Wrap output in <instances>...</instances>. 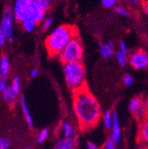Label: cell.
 <instances>
[{
    "label": "cell",
    "instance_id": "obj_1",
    "mask_svg": "<svg viewBox=\"0 0 148 149\" xmlns=\"http://www.w3.org/2000/svg\"><path fill=\"white\" fill-rule=\"evenodd\" d=\"M73 105L81 130H87L98 124L102 114L100 105L86 86L74 91Z\"/></svg>",
    "mask_w": 148,
    "mask_h": 149
},
{
    "label": "cell",
    "instance_id": "obj_2",
    "mask_svg": "<svg viewBox=\"0 0 148 149\" xmlns=\"http://www.w3.org/2000/svg\"><path fill=\"white\" fill-rule=\"evenodd\" d=\"M77 36V29L71 25H60L54 29L47 36L45 46L51 56L60 55L61 51L75 37Z\"/></svg>",
    "mask_w": 148,
    "mask_h": 149
},
{
    "label": "cell",
    "instance_id": "obj_3",
    "mask_svg": "<svg viewBox=\"0 0 148 149\" xmlns=\"http://www.w3.org/2000/svg\"><path fill=\"white\" fill-rule=\"evenodd\" d=\"M64 77L73 91L85 87V71L81 62H71L64 65Z\"/></svg>",
    "mask_w": 148,
    "mask_h": 149
},
{
    "label": "cell",
    "instance_id": "obj_4",
    "mask_svg": "<svg viewBox=\"0 0 148 149\" xmlns=\"http://www.w3.org/2000/svg\"><path fill=\"white\" fill-rule=\"evenodd\" d=\"M83 55V46L78 37L73 38L60 53V59L64 63L81 62Z\"/></svg>",
    "mask_w": 148,
    "mask_h": 149
},
{
    "label": "cell",
    "instance_id": "obj_5",
    "mask_svg": "<svg viewBox=\"0 0 148 149\" xmlns=\"http://www.w3.org/2000/svg\"><path fill=\"white\" fill-rule=\"evenodd\" d=\"M6 40L13 41V11L10 6L6 7L0 24V46H3Z\"/></svg>",
    "mask_w": 148,
    "mask_h": 149
},
{
    "label": "cell",
    "instance_id": "obj_6",
    "mask_svg": "<svg viewBox=\"0 0 148 149\" xmlns=\"http://www.w3.org/2000/svg\"><path fill=\"white\" fill-rule=\"evenodd\" d=\"M38 8L35 0H16L13 8L14 17L17 21L22 22L28 16L33 17V14Z\"/></svg>",
    "mask_w": 148,
    "mask_h": 149
},
{
    "label": "cell",
    "instance_id": "obj_7",
    "mask_svg": "<svg viewBox=\"0 0 148 149\" xmlns=\"http://www.w3.org/2000/svg\"><path fill=\"white\" fill-rule=\"evenodd\" d=\"M131 66L137 69H145L148 67V53L143 50H138L134 52L129 59Z\"/></svg>",
    "mask_w": 148,
    "mask_h": 149
},
{
    "label": "cell",
    "instance_id": "obj_8",
    "mask_svg": "<svg viewBox=\"0 0 148 149\" xmlns=\"http://www.w3.org/2000/svg\"><path fill=\"white\" fill-rule=\"evenodd\" d=\"M121 126L118 116L115 112L113 113V125H112V136H111V139L113 140L115 146H117L121 141Z\"/></svg>",
    "mask_w": 148,
    "mask_h": 149
},
{
    "label": "cell",
    "instance_id": "obj_9",
    "mask_svg": "<svg viewBox=\"0 0 148 149\" xmlns=\"http://www.w3.org/2000/svg\"><path fill=\"white\" fill-rule=\"evenodd\" d=\"M99 52L104 59L111 58L114 54V43L108 42V43L101 45L99 47Z\"/></svg>",
    "mask_w": 148,
    "mask_h": 149
},
{
    "label": "cell",
    "instance_id": "obj_10",
    "mask_svg": "<svg viewBox=\"0 0 148 149\" xmlns=\"http://www.w3.org/2000/svg\"><path fill=\"white\" fill-rule=\"evenodd\" d=\"M76 146L75 139H62L55 146V149H74Z\"/></svg>",
    "mask_w": 148,
    "mask_h": 149
},
{
    "label": "cell",
    "instance_id": "obj_11",
    "mask_svg": "<svg viewBox=\"0 0 148 149\" xmlns=\"http://www.w3.org/2000/svg\"><path fill=\"white\" fill-rule=\"evenodd\" d=\"M139 137L142 142L148 143V116L141 121L139 129Z\"/></svg>",
    "mask_w": 148,
    "mask_h": 149
},
{
    "label": "cell",
    "instance_id": "obj_12",
    "mask_svg": "<svg viewBox=\"0 0 148 149\" xmlns=\"http://www.w3.org/2000/svg\"><path fill=\"white\" fill-rule=\"evenodd\" d=\"M10 68V62L6 56H2L1 60H0V74L3 77H6Z\"/></svg>",
    "mask_w": 148,
    "mask_h": 149
},
{
    "label": "cell",
    "instance_id": "obj_13",
    "mask_svg": "<svg viewBox=\"0 0 148 149\" xmlns=\"http://www.w3.org/2000/svg\"><path fill=\"white\" fill-rule=\"evenodd\" d=\"M22 26H23L24 29L28 32H32L34 30L36 23H38L35 21V19L31 16H28V17L24 18L22 21Z\"/></svg>",
    "mask_w": 148,
    "mask_h": 149
},
{
    "label": "cell",
    "instance_id": "obj_14",
    "mask_svg": "<svg viewBox=\"0 0 148 149\" xmlns=\"http://www.w3.org/2000/svg\"><path fill=\"white\" fill-rule=\"evenodd\" d=\"M21 106H22L23 114H24V116H25V119H26L28 124L30 127H32L33 126V119H32V116L30 115L29 109L28 107V104H27V102H26V100H25L24 98H22V100H21Z\"/></svg>",
    "mask_w": 148,
    "mask_h": 149
},
{
    "label": "cell",
    "instance_id": "obj_15",
    "mask_svg": "<svg viewBox=\"0 0 148 149\" xmlns=\"http://www.w3.org/2000/svg\"><path fill=\"white\" fill-rule=\"evenodd\" d=\"M134 116L138 120V121H143L148 115H147V112H146V109H145V104L144 102L137 108V110L134 112Z\"/></svg>",
    "mask_w": 148,
    "mask_h": 149
},
{
    "label": "cell",
    "instance_id": "obj_16",
    "mask_svg": "<svg viewBox=\"0 0 148 149\" xmlns=\"http://www.w3.org/2000/svg\"><path fill=\"white\" fill-rule=\"evenodd\" d=\"M3 97L5 99L6 101H10V102H14L16 100V94L14 93V91H13L12 87L7 86L4 91H3Z\"/></svg>",
    "mask_w": 148,
    "mask_h": 149
},
{
    "label": "cell",
    "instance_id": "obj_17",
    "mask_svg": "<svg viewBox=\"0 0 148 149\" xmlns=\"http://www.w3.org/2000/svg\"><path fill=\"white\" fill-rule=\"evenodd\" d=\"M103 123L104 126L106 129H112L113 125V114L109 110H106L103 115Z\"/></svg>",
    "mask_w": 148,
    "mask_h": 149
},
{
    "label": "cell",
    "instance_id": "obj_18",
    "mask_svg": "<svg viewBox=\"0 0 148 149\" xmlns=\"http://www.w3.org/2000/svg\"><path fill=\"white\" fill-rule=\"evenodd\" d=\"M62 130H63V134L65 139H71L74 134V130L71 124L68 123H64L62 124Z\"/></svg>",
    "mask_w": 148,
    "mask_h": 149
},
{
    "label": "cell",
    "instance_id": "obj_19",
    "mask_svg": "<svg viewBox=\"0 0 148 149\" xmlns=\"http://www.w3.org/2000/svg\"><path fill=\"white\" fill-rule=\"evenodd\" d=\"M143 103V100H142V98L141 97H134L131 102H129V108L131 110L132 113L137 110V108Z\"/></svg>",
    "mask_w": 148,
    "mask_h": 149
},
{
    "label": "cell",
    "instance_id": "obj_20",
    "mask_svg": "<svg viewBox=\"0 0 148 149\" xmlns=\"http://www.w3.org/2000/svg\"><path fill=\"white\" fill-rule=\"evenodd\" d=\"M35 2L36 6L44 12H46L50 8L51 0H35Z\"/></svg>",
    "mask_w": 148,
    "mask_h": 149
},
{
    "label": "cell",
    "instance_id": "obj_21",
    "mask_svg": "<svg viewBox=\"0 0 148 149\" xmlns=\"http://www.w3.org/2000/svg\"><path fill=\"white\" fill-rule=\"evenodd\" d=\"M115 58H116L118 63H119L122 67H124V66L127 64V54H126V53H123L122 52L118 51V52L115 53Z\"/></svg>",
    "mask_w": 148,
    "mask_h": 149
},
{
    "label": "cell",
    "instance_id": "obj_22",
    "mask_svg": "<svg viewBox=\"0 0 148 149\" xmlns=\"http://www.w3.org/2000/svg\"><path fill=\"white\" fill-rule=\"evenodd\" d=\"M12 89L13 91H14V93L17 95L18 93L20 92V90H21V82H20V79L19 77H14L13 80V84H12Z\"/></svg>",
    "mask_w": 148,
    "mask_h": 149
},
{
    "label": "cell",
    "instance_id": "obj_23",
    "mask_svg": "<svg viewBox=\"0 0 148 149\" xmlns=\"http://www.w3.org/2000/svg\"><path fill=\"white\" fill-rule=\"evenodd\" d=\"M48 135H49V130H48L47 129H44V130H42L41 132H40V133H39V135H38V141L39 143L44 142V141L47 139Z\"/></svg>",
    "mask_w": 148,
    "mask_h": 149
},
{
    "label": "cell",
    "instance_id": "obj_24",
    "mask_svg": "<svg viewBox=\"0 0 148 149\" xmlns=\"http://www.w3.org/2000/svg\"><path fill=\"white\" fill-rule=\"evenodd\" d=\"M101 3L106 8H113L116 6V0H101Z\"/></svg>",
    "mask_w": 148,
    "mask_h": 149
},
{
    "label": "cell",
    "instance_id": "obj_25",
    "mask_svg": "<svg viewBox=\"0 0 148 149\" xmlns=\"http://www.w3.org/2000/svg\"><path fill=\"white\" fill-rule=\"evenodd\" d=\"M52 23H53V19L51 17H48V18L44 19V22H43V29H44V30H48L49 29H51Z\"/></svg>",
    "mask_w": 148,
    "mask_h": 149
},
{
    "label": "cell",
    "instance_id": "obj_26",
    "mask_svg": "<svg viewBox=\"0 0 148 149\" xmlns=\"http://www.w3.org/2000/svg\"><path fill=\"white\" fill-rule=\"evenodd\" d=\"M115 11L116 12L117 14H119L120 16H122V17H129V13L127 10H125L123 7L122 6H115Z\"/></svg>",
    "mask_w": 148,
    "mask_h": 149
},
{
    "label": "cell",
    "instance_id": "obj_27",
    "mask_svg": "<svg viewBox=\"0 0 148 149\" xmlns=\"http://www.w3.org/2000/svg\"><path fill=\"white\" fill-rule=\"evenodd\" d=\"M133 83H134V79L131 74H125L124 77H123V84L126 86H131Z\"/></svg>",
    "mask_w": 148,
    "mask_h": 149
},
{
    "label": "cell",
    "instance_id": "obj_28",
    "mask_svg": "<svg viewBox=\"0 0 148 149\" xmlns=\"http://www.w3.org/2000/svg\"><path fill=\"white\" fill-rule=\"evenodd\" d=\"M10 146L9 139L0 138V149H8Z\"/></svg>",
    "mask_w": 148,
    "mask_h": 149
},
{
    "label": "cell",
    "instance_id": "obj_29",
    "mask_svg": "<svg viewBox=\"0 0 148 149\" xmlns=\"http://www.w3.org/2000/svg\"><path fill=\"white\" fill-rule=\"evenodd\" d=\"M105 148L106 149H115V145L111 139L106 140V145H105Z\"/></svg>",
    "mask_w": 148,
    "mask_h": 149
},
{
    "label": "cell",
    "instance_id": "obj_30",
    "mask_svg": "<svg viewBox=\"0 0 148 149\" xmlns=\"http://www.w3.org/2000/svg\"><path fill=\"white\" fill-rule=\"evenodd\" d=\"M7 87L6 85V78L1 77H0V91H4V90Z\"/></svg>",
    "mask_w": 148,
    "mask_h": 149
},
{
    "label": "cell",
    "instance_id": "obj_31",
    "mask_svg": "<svg viewBox=\"0 0 148 149\" xmlns=\"http://www.w3.org/2000/svg\"><path fill=\"white\" fill-rule=\"evenodd\" d=\"M120 51L122 52L123 53H126L128 52V46L126 45V43H124L123 41L120 43Z\"/></svg>",
    "mask_w": 148,
    "mask_h": 149
},
{
    "label": "cell",
    "instance_id": "obj_32",
    "mask_svg": "<svg viewBox=\"0 0 148 149\" xmlns=\"http://www.w3.org/2000/svg\"><path fill=\"white\" fill-rule=\"evenodd\" d=\"M38 70L36 69V68H33L30 72V76L32 78H35L36 77H38Z\"/></svg>",
    "mask_w": 148,
    "mask_h": 149
},
{
    "label": "cell",
    "instance_id": "obj_33",
    "mask_svg": "<svg viewBox=\"0 0 148 149\" xmlns=\"http://www.w3.org/2000/svg\"><path fill=\"white\" fill-rule=\"evenodd\" d=\"M87 149H99V147L92 142H88L87 144Z\"/></svg>",
    "mask_w": 148,
    "mask_h": 149
},
{
    "label": "cell",
    "instance_id": "obj_34",
    "mask_svg": "<svg viewBox=\"0 0 148 149\" xmlns=\"http://www.w3.org/2000/svg\"><path fill=\"white\" fill-rule=\"evenodd\" d=\"M143 10L145 13L148 16V1H145L143 3Z\"/></svg>",
    "mask_w": 148,
    "mask_h": 149
},
{
    "label": "cell",
    "instance_id": "obj_35",
    "mask_svg": "<svg viewBox=\"0 0 148 149\" xmlns=\"http://www.w3.org/2000/svg\"><path fill=\"white\" fill-rule=\"evenodd\" d=\"M132 5H138L141 3V0H129Z\"/></svg>",
    "mask_w": 148,
    "mask_h": 149
},
{
    "label": "cell",
    "instance_id": "obj_36",
    "mask_svg": "<svg viewBox=\"0 0 148 149\" xmlns=\"http://www.w3.org/2000/svg\"><path fill=\"white\" fill-rule=\"evenodd\" d=\"M144 104H145V109H146V112H147V115H148V98H146V100H145Z\"/></svg>",
    "mask_w": 148,
    "mask_h": 149
},
{
    "label": "cell",
    "instance_id": "obj_37",
    "mask_svg": "<svg viewBox=\"0 0 148 149\" xmlns=\"http://www.w3.org/2000/svg\"><path fill=\"white\" fill-rule=\"evenodd\" d=\"M139 149H148V146H141Z\"/></svg>",
    "mask_w": 148,
    "mask_h": 149
},
{
    "label": "cell",
    "instance_id": "obj_38",
    "mask_svg": "<svg viewBox=\"0 0 148 149\" xmlns=\"http://www.w3.org/2000/svg\"><path fill=\"white\" fill-rule=\"evenodd\" d=\"M145 1H148V0H145Z\"/></svg>",
    "mask_w": 148,
    "mask_h": 149
},
{
    "label": "cell",
    "instance_id": "obj_39",
    "mask_svg": "<svg viewBox=\"0 0 148 149\" xmlns=\"http://www.w3.org/2000/svg\"><path fill=\"white\" fill-rule=\"evenodd\" d=\"M27 149H29V148H27Z\"/></svg>",
    "mask_w": 148,
    "mask_h": 149
}]
</instances>
